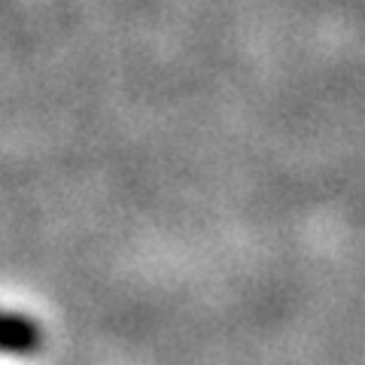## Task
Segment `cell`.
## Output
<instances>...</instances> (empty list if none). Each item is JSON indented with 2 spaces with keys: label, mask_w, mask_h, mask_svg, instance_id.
<instances>
[{
  "label": "cell",
  "mask_w": 365,
  "mask_h": 365,
  "mask_svg": "<svg viewBox=\"0 0 365 365\" xmlns=\"http://www.w3.org/2000/svg\"><path fill=\"white\" fill-rule=\"evenodd\" d=\"M43 350V329L34 317L0 311V356L28 359Z\"/></svg>",
  "instance_id": "6da1fadb"
}]
</instances>
